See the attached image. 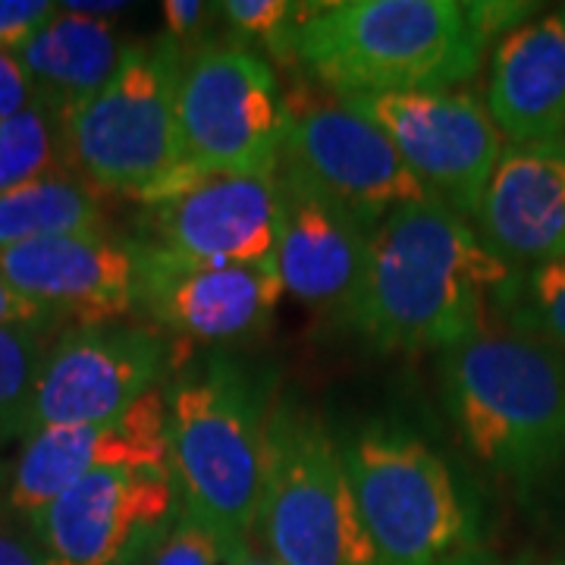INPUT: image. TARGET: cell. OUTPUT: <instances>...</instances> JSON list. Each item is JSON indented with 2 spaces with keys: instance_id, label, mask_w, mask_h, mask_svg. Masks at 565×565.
Segmentation results:
<instances>
[{
  "instance_id": "1",
  "label": "cell",
  "mask_w": 565,
  "mask_h": 565,
  "mask_svg": "<svg viewBox=\"0 0 565 565\" xmlns=\"http://www.w3.org/2000/svg\"><path fill=\"white\" fill-rule=\"evenodd\" d=\"M512 286V267L475 223L437 199L396 207L374 226L352 327L386 352H449L487 330V305Z\"/></svg>"
},
{
  "instance_id": "2",
  "label": "cell",
  "mask_w": 565,
  "mask_h": 565,
  "mask_svg": "<svg viewBox=\"0 0 565 565\" xmlns=\"http://www.w3.org/2000/svg\"><path fill=\"white\" fill-rule=\"evenodd\" d=\"M487 44L462 0H327L302 3L292 57L337 98H364L465 85Z\"/></svg>"
},
{
  "instance_id": "3",
  "label": "cell",
  "mask_w": 565,
  "mask_h": 565,
  "mask_svg": "<svg viewBox=\"0 0 565 565\" xmlns=\"http://www.w3.org/2000/svg\"><path fill=\"white\" fill-rule=\"evenodd\" d=\"M163 399L170 478L182 509L223 537L248 544L267 478L270 408L262 390L239 362L202 355L173 367Z\"/></svg>"
},
{
  "instance_id": "4",
  "label": "cell",
  "mask_w": 565,
  "mask_h": 565,
  "mask_svg": "<svg viewBox=\"0 0 565 565\" xmlns=\"http://www.w3.org/2000/svg\"><path fill=\"white\" fill-rule=\"evenodd\" d=\"M449 415L468 452L512 484L565 462V362L525 333L484 330L444 352Z\"/></svg>"
},
{
  "instance_id": "5",
  "label": "cell",
  "mask_w": 565,
  "mask_h": 565,
  "mask_svg": "<svg viewBox=\"0 0 565 565\" xmlns=\"http://www.w3.org/2000/svg\"><path fill=\"white\" fill-rule=\"evenodd\" d=\"M182 66V44L167 32L129 41L107 85L63 120L70 170L98 192L154 199L180 173Z\"/></svg>"
},
{
  "instance_id": "6",
  "label": "cell",
  "mask_w": 565,
  "mask_h": 565,
  "mask_svg": "<svg viewBox=\"0 0 565 565\" xmlns=\"http://www.w3.org/2000/svg\"><path fill=\"white\" fill-rule=\"evenodd\" d=\"M258 531L280 565H384L355 503L343 444L296 403L267 418Z\"/></svg>"
},
{
  "instance_id": "7",
  "label": "cell",
  "mask_w": 565,
  "mask_h": 565,
  "mask_svg": "<svg viewBox=\"0 0 565 565\" xmlns=\"http://www.w3.org/2000/svg\"><path fill=\"white\" fill-rule=\"evenodd\" d=\"M343 459L384 565H465L484 553L449 465L412 430L367 424Z\"/></svg>"
},
{
  "instance_id": "8",
  "label": "cell",
  "mask_w": 565,
  "mask_h": 565,
  "mask_svg": "<svg viewBox=\"0 0 565 565\" xmlns=\"http://www.w3.org/2000/svg\"><path fill=\"white\" fill-rule=\"evenodd\" d=\"M286 98L274 66L239 44H204L185 57L177 98L180 170L277 177Z\"/></svg>"
},
{
  "instance_id": "9",
  "label": "cell",
  "mask_w": 565,
  "mask_h": 565,
  "mask_svg": "<svg viewBox=\"0 0 565 565\" xmlns=\"http://www.w3.org/2000/svg\"><path fill=\"white\" fill-rule=\"evenodd\" d=\"M182 515L167 468L82 478L29 519L41 565H145Z\"/></svg>"
},
{
  "instance_id": "10",
  "label": "cell",
  "mask_w": 565,
  "mask_h": 565,
  "mask_svg": "<svg viewBox=\"0 0 565 565\" xmlns=\"http://www.w3.org/2000/svg\"><path fill=\"white\" fill-rule=\"evenodd\" d=\"M280 170L374 230L396 207L430 199L386 132L345 102L286 98Z\"/></svg>"
},
{
  "instance_id": "11",
  "label": "cell",
  "mask_w": 565,
  "mask_h": 565,
  "mask_svg": "<svg viewBox=\"0 0 565 565\" xmlns=\"http://www.w3.org/2000/svg\"><path fill=\"white\" fill-rule=\"evenodd\" d=\"M177 343L158 327L114 321L63 327L41 364L29 437L44 427L104 422L126 412L182 362Z\"/></svg>"
},
{
  "instance_id": "12",
  "label": "cell",
  "mask_w": 565,
  "mask_h": 565,
  "mask_svg": "<svg viewBox=\"0 0 565 565\" xmlns=\"http://www.w3.org/2000/svg\"><path fill=\"white\" fill-rule=\"evenodd\" d=\"M377 122L424 192L475 217L505 139L484 102L462 88L340 98Z\"/></svg>"
},
{
  "instance_id": "13",
  "label": "cell",
  "mask_w": 565,
  "mask_h": 565,
  "mask_svg": "<svg viewBox=\"0 0 565 565\" xmlns=\"http://www.w3.org/2000/svg\"><path fill=\"white\" fill-rule=\"evenodd\" d=\"M139 243L207 264H277V177H226L180 170L145 202Z\"/></svg>"
},
{
  "instance_id": "14",
  "label": "cell",
  "mask_w": 565,
  "mask_h": 565,
  "mask_svg": "<svg viewBox=\"0 0 565 565\" xmlns=\"http://www.w3.org/2000/svg\"><path fill=\"white\" fill-rule=\"evenodd\" d=\"M139 302L180 343H230L258 333L277 311V264H207L139 243Z\"/></svg>"
},
{
  "instance_id": "15",
  "label": "cell",
  "mask_w": 565,
  "mask_h": 565,
  "mask_svg": "<svg viewBox=\"0 0 565 565\" xmlns=\"http://www.w3.org/2000/svg\"><path fill=\"white\" fill-rule=\"evenodd\" d=\"M110 468H167V399L163 386L104 422L35 430L10 478V509L32 519L82 478Z\"/></svg>"
},
{
  "instance_id": "16",
  "label": "cell",
  "mask_w": 565,
  "mask_h": 565,
  "mask_svg": "<svg viewBox=\"0 0 565 565\" xmlns=\"http://www.w3.org/2000/svg\"><path fill=\"white\" fill-rule=\"evenodd\" d=\"M139 243L107 230L0 252V277L54 321L107 323L139 302Z\"/></svg>"
},
{
  "instance_id": "17",
  "label": "cell",
  "mask_w": 565,
  "mask_h": 565,
  "mask_svg": "<svg viewBox=\"0 0 565 565\" xmlns=\"http://www.w3.org/2000/svg\"><path fill=\"white\" fill-rule=\"evenodd\" d=\"M471 223L509 267L565 258V139L505 145Z\"/></svg>"
},
{
  "instance_id": "18",
  "label": "cell",
  "mask_w": 565,
  "mask_h": 565,
  "mask_svg": "<svg viewBox=\"0 0 565 565\" xmlns=\"http://www.w3.org/2000/svg\"><path fill=\"white\" fill-rule=\"evenodd\" d=\"M484 107L509 145L565 139V3L497 41Z\"/></svg>"
},
{
  "instance_id": "19",
  "label": "cell",
  "mask_w": 565,
  "mask_h": 565,
  "mask_svg": "<svg viewBox=\"0 0 565 565\" xmlns=\"http://www.w3.org/2000/svg\"><path fill=\"white\" fill-rule=\"evenodd\" d=\"M282 223L277 270L282 292L311 308H330L352 299L374 230L345 214L292 173L277 170Z\"/></svg>"
},
{
  "instance_id": "20",
  "label": "cell",
  "mask_w": 565,
  "mask_h": 565,
  "mask_svg": "<svg viewBox=\"0 0 565 565\" xmlns=\"http://www.w3.org/2000/svg\"><path fill=\"white\" fill-rule=\"evenodd\" d=\"M122 47L110 20L61 7L57 17L22 47L20 61L35 85V98L66 120L117 73Z\"/></svg>"
},
{
  "instance_id": "21",
  "label": "cell",
  "mask_w": 565,
  "mask_h": 565,
  "mask_svg": "<svg viewBox=\"0 0 565 565\" xmlns=\"http://www.w3.org/2000/svg\"><path fill=\"white\" fill-rule=\"evenodd\" d=\"M98 230H104L102 192L73 170L0 195V252L35 239Z\"/></svg>"
},
{
  "instance_id": "22",
  "label": "cell",
  "mask_w": 565,
  "mask_h": 565,
  "mask_svg": "<svg viewBox=\"0 0 565 565\" xmlns=\"http://www.w3.org/2000/svg\"><path fill=\"white\" fill-rule=\"evenodd\" d=\"M66 170L63 120L47 104L35 98L17 117L0 122V195Z\"/></svg>"
},
{
  "instance_id": "23",
  "label": "cell",
  "mask_w": 565,
  "mask_h": 565,
  "mask_svg": "<svg viewBox=\"0 0 565 565\" xmlns=\"http://www.w3.org/2000/svg\"><path fill=\"white\" fill-rule=\"evenodd\" d=\"M61 323L0 327V446L29 437V415L41 364Z\"/></svg>"
},
{
  "instance_id": "24",
  "label": "cell",
  "mask_w": 565,
  "mask_h": 565,
  "mask_svg": "<svg viewBox=\"0 0 565 565\" xmlns=\"http://www.w3.org/2000/svg\"><path fill=\"white\" fill-rule=\"evenodd\" d=\"M519 327L531 340L565 345V258L527 270L519 286Z\"/></svg>"
},
{
  "instance_id": "25",
  "label": "cell",
  "mask_w": 565,
  "mask_h": 565,
  "mask_svg": "<svg viewBox=\"0 0 565 565\" xmlns=\"http://www.w3.org/2000/svg\"><path fill=\"white\" fill-rule=\"evenodd\" d=\"M221 10L243 35L262 41L277 57H292V39L302 20V3L292 0H223Z\"/></svg>"
},
{
  "instance_id": "26",
  "label": "cell",
  "mask_w": 565,
  "mask_h": 565,
  "mask_svg": "<svg viewBox=\"0 0 565 565\" xmlns=\"http://www.w3.org/2000/svg\"><path fill=\"white\" fill-rule=\"evenodd\" d=\"M239 546L245 544L223 537L221 531L204 525L202 519H195L182 509L177 525L167 531V537L148 556L145 565H233V556Z\"/></svg>"
},
{
  "instance_id": "27",
  "label": "cell",
  "mask_w": 565,
  "mask_h": 565,
  "mask_svg": "<svg viewBox=\"0 0 565 565\" xmlns=\"http://www.w3.org/2000/svg\"><path fill=\"white\" fill-rule=\"evenodd\" d=\"M57 10L61 3L51 0H0V51L20 54L57 17Z\"/></svg>"
},
{
  "instance_id": "28",
  "label": "cell",
  "mask_w": 565,
  "mask_h": 565,
  "mask_svg": "<svg viewBox=\"0 0 565 565\" xmlns=\"http://www.w3.org/2000/svg\"><path fill=\"white\" fill-rule=\"evenodd\" d=\"M32 102H35V85L29 79L20 54L0 51V122L17 117Z\"/></svg>"
},
{
  "instance_id": "29",
  "label": "cell",
  "mask_w": 565,
  "mask_h": 565,
  "mask_svg": "<svg viewBox=\"0 0 565 565\" xmlns=\"http://www.w3.org/2000/svg\"><path fill=\"white\" fill-rule=\"evenodd\" d=\"M163 10V25H167V35L170 39L182 41L195 39L202 32L204 20H207V3L199 0H167L161 7Z\"/></svg>"
},
{
  "instance_id": "30",
  "label": "cell",
  "mask_w": 565,
  "mask_h": 565,
  "mask_svg": "<svg viewBox=\"0 0 565 565\" xmlns=\"http://www.w3.org/2000/svg\"><path fill=\"white\" fill-rule=\"evenodd\" d=\"M29 323H61L54 321L39 305L20 296L10 282L0 277V327H29Z\"/></svg>"
},
{
  "instance_id": "31",
  "label": "cell",
  "mask_w": 565,
  "mask_h": 565,
  "mask_svg": "<svg viewBox=\"0 0 565 565\" xmlns=\"http://www.w3.org/2000/svg\"><path fill=\"white\" fill-rule=\"evenodd\" d=\"M0 565H41L32 541L20 537L3 519H0Z\"/></svg>"
},
{
  "instance_id": "32",
  "label": "cell",
  "mask_w": 565,
  "mask_h": 565,
  "mask_svg": "<svg viewBox=\"0 0 565 565\" xmlns=\"http://www.w3.org/2000/svg\"><path fill=\"white\" fill-rule=\"evenodd\" d=\"M233 565H280L270 553H258L252 544H245L236 550V556H233Z\"/></svg>"
},
{
  "instance_id": "33",
  "label": "cell",
  "mask_w": 565,
  "mask_h": 565,
  "mask_svg": "<svg viewBox=\"0 0 565 565\" xmlns=\"http://www.w3.org/2000/svg\"><path fill=\"white\" fill-rule=\"evenodd\" d=\"M465 565H505V563H500V559H493V556L481 553V556H475L471 563H465Z\"/></svg>"
},
{
  "instance_id": "34",
  "label": "cell",
  "mask_w": 565,
  "mask_h": 565,
  "mask_svg": "<svg viewBox=\"0 0 565 565\" xmlns=\"http://www.w3.org/2000/svg\"><path fill=\"white\" fill-rule=\"evenodd\" d=\"M563 565H565V563H563Z\"/></svg>"
}]
</instances>
